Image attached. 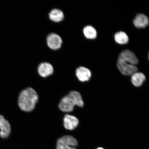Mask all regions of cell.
I'll use <instances>...</instances> for the list:
<instances>
[{"label":"cell","mask_w":149,"mask_h":149,"mask_svg":"<svg viewBox=\"0 0 149 149\" xmlns=\"http://www.w3.org/2000/svg\"><path fill=\"white\" fill-rule=\"evenodd\" d=\"M38 100L37 93L34 89L28 88L20 93L18 98L19 107L22 110L29 112L35 109Z\"/></svg>","instance_id":"obj_1"},{"label":"cell","mask_w":149,"mask_h":149,"mask_svg":"<svg viewBox=\"0 0 149 149\" xmlns=\"http://www.w3.org/2000/svg\"><path fill=\"white\" fill-rule=\"evenodd\" d=\"M84 104L81 94L77 91H72L62 98L58 107L61 111L70 112L73 111L74 106L82 107Z\"/></svg>","instance_id":"obj_2"},{"label":"cell","mask_w":149,"mask_h":149,"mask_svg":"<svg viewBox=\"0 0 149 149\" xmlns=\"http://www.w3.org/2000/svg\"><path fill=\"white\" fill-rule=\"evenodd\" d=\"M78 145L77 140L70 135H65L57 141V149H76Z\"/></svg>","instance_id":"obj_3"},{"label":"cell","mask_w":149,"mask_h":149,"mask_svg":"<svg viewBox=\"0 0 149 149\" xmlns=\"http://www.w3.org/2000/svg\"><path fill=\"white\" fill-rule=\"evenodd\" d=\"M117 61L127 63L135 66L139 63L138 59L135 54L129 50H125L121 52Z\"/></svg>","instance_id":"obj_4"},{"label":"cell","mask_w":149,"mask_h":149,"mask_svg":"<svg viewBox=\"0 0 149 149\" xmlns=\"http://www.w3.org/2000/svg\"><path fill=\"white\" fill-rule=\"evenodd\" d=\"M117 65L121 73L124 75H131L138 71L137 68L135 65L123 61H117Z\"/></svg>","instance_id":"obj_5"},{"label":"cell","mask_w":149,"mask_h":149,"mask_svg":"<svg viewBox=\"0 0 149 149\" xmlns=\"http://www.w3.org/2000/svg\"><path fill=\"white\" fill-rule=\"evenodd\" d=\"M47 43L49 47L53 50L60 48L62 44V40L59 35L54 33L50 34L47 37Z\"/></svg>","instance_id":"obj_6"},{"label":"cell","mask_w":149,"mask_h":149,"mask_svg":"<svg viewBox=\"0 0 149 149\" xmlns=\"http://www.w3.org/2000/svg\"><path fill=\"white\" fill-rule=\"evenodd\" d=\"M11 127L8 121L0 115V136L2 138L8 137L11 133Z\"/></svg>","instance_id":"obj_7"},{"label":"cell","mask_w":149,"mask_h":149,"mask_svg":"<svg viewBox=\"0 0 149 149\" xmlns=\"http://www.w3.org/2000/svg\"><path fill=\"white\" fill-rule=\"evenodd\" d=\"M79 120L75 116L66 114L64 118V125L66 129L69 130L75 129L79 125Z\"/></svg>","instance_id":"obj_8"},{"label":"cell","mask_w":149,"mask_h":149,"mask_svg":"<svg viewBox=\"0 0 149 149\" xmlns=\"http://www.w3.org/2000/svg\"><path fill=\"white\" fill-rule=\"evenodd\" d=\"M76 75L79 81L85 82L90 79L92 74L88 69L84 67H80L76 70Z\"/></svg>","instance_id":"obj_9"},{"label":"cell","mask_w":149,"mask_h":149,"mask_svg":"<svg viewBox=\"0 0 149 149\" xmlns=\"http://www.w3.org/2000/svg\"><path fill=\"white\" fill-rule=\"evenodd\" d=\"M53 67L49 63H42L38 67V73L43 77H46L51 75L53 73Z\"/></svg>","instance_id":"obj_10"},{"label":"cell","mask_w":149,"mask_h":149,"mask_svg":"<svg viewBox=\"0 0 149 149\" xmlns=\"http://www.w3.org/2000/svg\"><path fill=\"white\" fill-rule=\"evenodd\" d=\"M133 23L135 26L138 28H145L148 25V18L145 15L139 14L134 19Z\"/></svg>","instance_id":"obj_11"},{"label":"cell","mask_w":149,"mask_h":149,"mask_svg":"<svg viewBox=\"0 0 149 149\" xmlns=\"http://www.w3.org/2000/svg\"><path fill=\"white\" fill-rule=\"evenodd\" d=\"M132 75V82L136 87L141 86L146 80L145 76L141 72H136Z\"/></svg>","instance_id":"obj_12"},{"label":"cell","mask_w":149,"mask_h":149,"mask_svg":"<svg viewBox=\"0 0 149 149\" xmlns=\"http://www.w3.org/2000/svg\"><path fill=\"white\" fill-rule=\"evenodd\" d=\"M50 19L54 22H59L62 21L64 18L63 12L58 9H54L49 14Z\"/></svg>","instance_id":"obj_13"},{"label":"cell","mask_w":149,"mask_h":149,"mask_svg":"<svg viewBox=\"0 0 149 149\" xmlns=\"http://www.w3.org/2000/svg\"><path fill=\"white\" fill-rule=\"evenodd\" d=\"M114 37L115 41L120 44H126L129 40L127 35L123 31H120L115 33Z\"/></svg>","instance_id":"obj_14"},{"label":"cell","mask_w":149,"mask_h":149,"mask_svg":"<svg viewBox=\"0 0 149 149\" xmlns=\"http://www.w3.org/2000/svg\"><path fill=\"white\" fill-rule=\"evenodd\" d=\"M83 32L86 38L94 39L97 37V31L92 26H88L84 28Z\"/></svg>","instance_id":"obj_15"},{"label":"cell","mask_w":149,"mask_h":149,"mask_svg":"<svg viewBox=\"0 0 149 149\" xmlns=\"http://www.w3.org/2000/svg\"><path fill=\"white\" fill-rule=\"evenodd\" d=\"M97 149H104L103 148H97Z\"/></svg>","instance_id":"obj_16"}]
</instances>
